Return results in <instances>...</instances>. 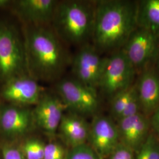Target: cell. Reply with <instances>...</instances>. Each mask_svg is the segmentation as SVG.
<instances>
[{"label":"cell","mask_w":159,"mask_h":159,"mask_svg":"<svg viewBox=\"0 0 159 159\" xmlns=\"http://www.w3.org/2000/svg\"><path fill=\"white\" fill-rule=\"evenodd\" d=\"M137 11L135 1H96L92 39L97 50L110 51L123 48L137 27Z\"/></svg>","instance_id":"1"},{"label":"cell","mask_w":159,"mask_h":159,"mask_svg":"<svg viewBox=\"0 0 159 159\" xmlns=\"http://www.w3.org/2000/svg\"><path fill=\"white\" fill-rule=\"evenodd\" d=\"M24 46L30 76L51 80L63 70L66 55L57 35L45 26L27 25Z\"/></svg>","instance_id":"2"},{"label":"cell","mask_w":159,"mask_h":159,"mask_svg":"<svg viewBox=\"0 0 159 159\" xmlns=\"http://www.w3.org/2000/svg\"><path fill=\"white\" fill-rule=\"evenodd\" d=\"M95 2L64 1L58 2L52 22L58 34L68 43L87 44L92 38Z\"/></svg>","instance_id":"3"},{"label":"cell","mask_w":159,"mask_h":159,"mask_svg":"<svg viewBox=\"0 0 159 159\" xmlns=\"http://www.w3.org/2000/svg\"><path fill=\"white\" fill-rule=\"evenodd\" d=\"M27 73L24 42L11 26L0 24V78L7 81Z\"/></svg>","instance_id":"4"},{"label":"cell","mask_w":159,"mask_h":159,"mask_svg":"<svg viewBox=\"0 0 159 159\" xmlns=\"http://www.w3.org/2000/svg\"><path fill=\"white\" fill-rule=\"evenodd\" d=\"M136 71L123 51L105 58L97 88L110 99L133 85Z\"/></svg>","instance_id":"5"},{"label":"cell","mask_w":159,"mask_h":159,"mask_svg":"<svg viewBox=\"0 0 159 159\" xmlns=\"http://www.w3.org/2000/svg\"><path fill=\"white\" fill-rule=\"evenodd\" d=\"M57 91L66 107L80 115H93L99 107L96 89L85 85L75 79L61 80Z\"/></svg>","instance_id":"6"},{"label":"cell","mask_w":159,"mask_h":159,"mask_svg":"<svg viewBox=\"0 0 159 159\" xmlns=\"http://www.w3.org/2000/svg\"><path fill=\"white\" fill-rule=\"evenodd\" d=\"M136 71L150 67L159 54V37L146 29L137 27L121 48Z\"/></svg>","instance_id":"7"},{"label":"cell","mask_w":159,"mask_h":159,"mask_svg":"<svg viewBox=\"0 0 159 159\" xmlns=\"http://www.w3.org/2000/svg\"><path fill=\"white\" fill-rule=\"evenodd\" d=\"M104 60L94 46L88 44L81 46L73 63L74 79L97 90Z\"/></svg>","instance_id":"8"},{"label":"cell","mask_w":159,"mask_h":159,"mask_svg":"<svg viewBox=\"0 0 159 159\" xmlns=\"http://www.w3.org/2000/svg\"><path fill=\"white\" fill-rule=\"evenodd\" d=\"M89 141L102 159H107L120 143L117 124L107 117L95 116L90 124Z\"/></svg>","instance_id":"9"},{"label":"cell","mask_w":159,"mask_h":159,"mask_svg":"<svg viewBox=\"0 0 159 159\" xmlns=\"http://www.w3.org/2000/svg\"><path fill=\"white\" fill-rule=\"evenodd\" d=\"M1 94L5 100L20 106L35 105L44 94L35 79L27 74L6 81Z\"/></svg>","instance_id":"10"},{"label":"cell","mask_w":159,"mask_h":159,"mask_svg":"<svg viewBox=\"0 0 159 159\" xmlns=\"http://www.w3.org/2000/svg\"><path fill=\"white\" fill-rule=\"evenodd\" d=\"M66 107L60 97L44 94L32 111L34 122L46 133L54 134L58 129Z\"/></svg>","instance_id":"11"},{"label":"cell","mask_w":159,"mask_h":159,"mask_svg":"<svg viewBox=\"0 0 159 159\" xmlns=\"http://www.w3.org/2000/svg\"><path fill=\"white\" fill-rule=\"evenodd\" d=\"M120 143L134 153L146 141L151 131L149 117L142 113L117 121Z\"/></svg>","instance_id":"12"},{"label":"cell","mask_w":159,"mask_h":159,"mask_svg":"<svg viewBox=\"0 0 159 159\" xmlns=\"http://www.w3.org/2000/svg\"><path fill=\"white\" fill-rule=\"evenodd\" d=\"M58 2L56 0H19L13 4L18 16L27 25L45 26L52 22Z\"/></svg>","instance_id":"13"},{"label":"cell","mask_w":159,"mask_h":159,"mask_svg":"<svg viewBox=\"0 0 159 159\" xmlns=\"http://www.w3.org/2000/svg\"><path fill=\"white\" fill-rule=\"evenodd\" d=\"M136 83L142 113L149 117L159 106V71L148 67L141 72Z\"/></svg>","instance_id":"14"},{"label":"cell","mask_w":159,"mask_h":159,"mask_svg":"<svg viewBox=\"0 0 159 159\" xmlns=\"http://www.w3.org/2000/svg\"><path fill=\"white\" fill-rule=\"evenodd\" d=\"M34 122L33 112L17 105L5 106L0 110V129L6 136H21Z\"/></svg>","instance_id":"15"},{"label":"cell","mask_w":159,"mask_h":159,"mask_svg":"<svg viewBox=\"0 0 159 159\" xmlns=\"http://www.w3.org/2000/svg\"><path fill=\"white\" fill-rule=\"evenodd\" d=\"M65 141L72 148L87 144L90 134V124L79 114H64L58 127Z\"/></svg>","instance_id":"16"},{"label":"cell","mask_w":159,"mask_h":159,"mask_svg":"<svg viewBox=\"0 0 159 159\" xmlns=\"http://www.w3.org/2000/svg\"><path fill=\"white\" fill-rule=\"evenodd\" d=\"M137 27L146 29L159 37V0L137 2Z\"/></svg>","instance_id":"17"},{"label":"cell","mask_w":159,"mask_h":159,"mask_svg":"<svg viewBox=\"0 0 159 159\" xmlns=\"http://www.w3.org/2000/svg\"><path fill=\"white\" fill-rule=\"evenodd\" d=\"M136 83L114 95L110 98V111L116 121L132 98L136 94Z\"/></svg>","instance_id":"18"},{"label":"cell","mask_w":159,"mask_h":159,"mask_svg":"<svg viewBox=\"0 0 159 159\" xmlns=\"http://www.w3.org/2000/svg\"><path fill=\"white\" fill-rule=\"evenodd\" d=\"M135 159H159V139L152 130L135 153Z\"/></svg>","instance_id":"19"},{"label":"cell","mask_w":159,"mask_h":159,"mask_svg":"<svg viewBox=\"0 0 159 159\" xmlns=\"http://www.w3.org/2000/svg\"><path fill=\"white\" fill-rule=\"evenodd\" d=\"M44 147L40 140L31 139L24 143L21 151L26 159H43Z\"/></svg>","instance_id":"20"},{"label":"cell","mask_w":159,"mask_h":159,"mask_svg":"<svg viewBox=\"0 0 159 159\" xmlns=\"http://www.w3.org/2000/svg\"><path fill=\"white\" fill-rule=\"evenodd\" d=\"M65 159H102L90 145L84 144L71 148Z\"/></svg>","instance_id":"21"},{"label":"cell","mask_w":159,"mask_h":159,"mask_svg":"<svg viewBox=\"0 0 159 159\" xmlns=\"http://www.w3.org/2000/svg\"><path fill=\"white\" fill-rule=\"evenodd\" d=\"M66 154L61 145L51 143L45 145L43 159H65Z\"/></svg>","instance_id":"22"},{"label":"cell","mask_w":159,"mask_h":159,"mask_svg":"<svg viewBox=\"0 0 159 159\" xmlns=\"http://www.w3.org/2000/svg\"><path fill=\"white\" fill-rule=\"evenodd\" d=\"M140 113H142L141 106H140V103L139 102V100L136 93L135 96L132 98L130 102H129V104H127L126 107L125 108V110L120 114L117 120L131 117V116H133Z\"/></svg>","instance_id":"23"},{"label":"cell","mask_w":159,"mask_h":159,"mask_svg":"<svg viewBox=\"0 0 159 159\" xmlns=\"http://www.w3.org/2000/svg\"><path fill=\"white\" fill-rule=\"evenodd\" d=\"M107 159H135V153L130 148L120 143Z\"/></svg>","instance_id":"24"},{"label":"cell","mask_w":159,"mask_h":159,"mask_svg":"<svg viewBox=\"0 0 159 159\" xmlns=\"http://www.w3.org/2000/svg\"><path fill=\"white\" fill-rule=\"evenodd\" d=\"M2 156V159H26L21 150L10 145L3 147Z\"/></svg>","instance_id":"25"},{"label":"cell","mask_w":159,"mask_h":159,"mask_svg":"<svg viewBox=\"0 0 159 159\" xmlns=\"http://www.w3.org/2000/svg\"><path fill=\"white\" fill-rule=\"evenodd\" d=\"M151 130L159 139V106L149 117Z\"/></svg>","instance_id":"26"},{"label":"cell","mask_w":159,"mask_h":159,"mask_svg":"<svg viewBox=\"0 0 159 159\" xmlns=\"http://www.w3.org/2000/svg\"><path fill=\"white\" fill-rule=\"evenodd\" d=\"M11 1L9 0H0V8H4L12 4Z\"/></svg>","instance_id":"27"},{"label":"cell","mask_w":159,"mask_h":159,"mask_svg":"<svg viewBox=\"0 0 159 159\" xmlns=\"http://www.w3.org/2000/svg\"><path fill=\"white\" fill-rule=\"evenodd\" d=\"M159 73V54L158 58H157V68H156Z\"/></svg>","instance_id":"28"}]
</instances>
